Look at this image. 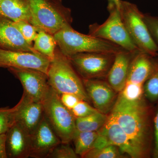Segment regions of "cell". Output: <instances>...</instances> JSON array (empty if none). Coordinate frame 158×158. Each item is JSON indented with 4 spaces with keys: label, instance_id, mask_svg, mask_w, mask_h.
<instances>
[{
    "label": "cell",
    "instance_id": "obj_1",
    "mask_svg": "<svg viewBox=\"0 0 158 158\" xmlns=\"http://www.w3.org/2000/svg\"><path fill=\"white\" fill-rule=\"evenodd\" d=\"M147 100L144 97L128 101L118 93L110 113L127 134L140 158L152 156L154 148L153 112Z\"/></svg>",
    "mask_w": 158,
    "mask_h": 158
},
{
    "label": "cell",
    "instance_id": "obj_2",
    "mask_svg": "<svg viewBox=\"0 0 158 158\" xmlns=\"http://www.w3.org/2000/svg\"><path fill=\"white\" fill-rule=\"evenodd\" d=\"M53 35L58 48L67 57L85 52L116 54L124 50L107 40L79 33L71 26L64 27Z\"/></svg>",
    "mask_w": 158,
    "mask_h": 158
},
{
    "label": "cell",
    "instance_id": "obj_3",
    "mask_svg": "<svg viewBox=\"0 0 158 158\" xmlns=\"http://www.w3.org/2000/svg\"><path fill=\"white\" fill-rule=\"evenodd\" d=\"M50 87L59 94L71 93L76 94L83 100L90 103L86 93L83 80L71 64L68 57L58 48L51 62L47 74Z\"/></svg>",
    "mask_w": 158,
    "mask_h": 158
},
{
    "label": "cell",
    "instance_id": "obj_4",
    "mask_svg": "<svg viewBox=\"0 0 158 158\" xmlns=\"http://www.w3.org/2000/svg\"><path fill=\"white\" fill-rule=\"evenodd\" d=\"M31 23L40 31L54 35L64 27L71 26V10L62 0H29Z\"/></svg>",
    "mask_w": 158,
    "mask_h": 158
},
{
    "label": "cell",
    "instance_id": "obj_5",
    "mask_svg": "<svg viewBox=\"0 0 158 158\" xmlns=\"http://www.w3.org/2000/svg\"><path fill=\"white\" fill-rule=\"evenodd\" d=\"M119 12L128 33L139 50L158 56V47L154 41L144 15L135 4L121 1Z\"/></svg>",
    "mask_w": 158,
    "mask_h": 158
},
{
    "label": "cell",
    "instance_id": "obj_6",
    "mask_svg": "<svg viewBox=\"0 0 158 158\" xmlns=\"http://www.w3.org/2000/svg\"><path fill=\"white\" fill-rule=\"evenodd\" d=\"M42 103L44 116L60 141L69 144L77 131L76 118L70 110L62 104L59 94L51 87Z\"/></svg>",
    "mask_w": 158,
    "mask_h": 158
},
{
    "label": "cell",
    "instance_id": "obj_7",
    "mask_svg": "<svg viewBox=\"0 0 158 158\" xmlns=\"http://www.w3.org/2000/svg\"><path fill=\"white\" fill-rule=\"evenodd\" d=\"M109 17L104 23L90 25L88 34L107 40L131 52L140 51L131 39L122 20L119 9L108 10Z\"/></svg>",
    "mask_w": 158,
    "mask_h": 158
},
{
    "label": "cell",
    "instance_id": "obj_8",
    "mask_svg": "<svg viewBox=\"0 0 158 158\" xmlns=\"http://www.w3.org/2000/svg\"><path fill=\"white\" fill-rule=\"evenodd\" d=\"M116 54L80 53L67 57L82 80L106 78Z\"/></svg>",
    "mask_w": 158,
    "mask_h": 158
},
{
    "label": "cell",
    "instance_id": "obj_9",
    "mask_svg": "<svg viewBox=\"0 0 158 158\" xmlns=\"http://www.w3.org/2000/svg\"><path fill=\"white\" fill-rule=\"evenodd\" d=\"M8 69L21 83L23 88V94L32 101L40 102L44 101L50 88L47 74L30 69Z\"/></svg>",
    "mask_w": 158,
    "mask_h": 158
},
{
    "label": "cell",
    "instance_id": "obj_10",
    "mask_svg": "<svg viewBox=\"0 0 158 158\" xmlns=\"http://www.w3.org/2000/svg\"><path fill=\"white\" fill-rule=\"evenodd\" d=\"M51 62L50 59L38 52L0 48V68L30 69L47 74Z\"/></svg>",
    "mask_w": 158,
    "mask_h": 158
},
{
    "label": "cell",
    "instance_id": "obj_11",
    "mask_svg": "<svg viewBox=\"0 0 158 158\" xmlns=\"http://www.w3.org/2000/svg\"><path fill=\"white\" fill-rule=\"evenodd\" d=\"M83 80L90 102L100 113L108 115L116 103L118 93L109 83L102 79Z\"/></svg>",
    "mask_w": 158,
    "mask_h": 158
},
{
    "label": "cell",
    "instance_id": "obj_12",
    "mask_svg": "<svg viewBox=\"0 0 158 158\" xmlns=\"http://www.w3.org/2000/svg\"><path fill=\"white\" fill-rule=\"evenodd\" d=\"M61 142L44 115L39 125L30 135V157L48 158Z\"/></svg>",
    "mask_w": 158,
    "mask_h": 158
},
{
    "label": "cell",
    "instance_id": "obj_13",
    "mask_svg": "<svg viewBox=\"0 0 158 158\" xmlns=\"http://www.w3.org/2000/svg\"><path fill=\"white\" fill-rule=\"evenodd\" d=\"M15 107V122L19 123L28 134L36 129L44 116L42 102L32 101L23 94Z\"/></svg>",
    "mask_w": 158,
    "mask_h": 158
},
{
    "label": "cell",
    "instance_id": "obj_14",
    "mask_svg": "<svg viewBox=\"0 0 158 158\" xmlns=\"http://www.w3.org/2000/svg\"><path fill=\"white\" fill-rule=\"evenodd\" d=\"M158 57L138 51L130 64L127 82L144 85L157 68Z\"/></svg>",
    "mask_w": 158,
    "mask_h": 158
},
{
    "label": "cell",
    "instance_id": "obj_15",
    "mask_svg": "<svg viewBox=\"0 0 158 158\" xmlns=\"http://www.w3.org/2000/svg\"><path fill=\"white\" fill-rule=\"evenodd\" d=\"M6 134L5 147L7 158L30 157V134L15 122Z\"/></svg>",
    "mask_w": 158,
    "mask_h": 158
},
{
    "label": "cell",
    "instance_id": "obj_16",
    "mask_svg": "<svg viewBox=\"0 0 158 158\" xmlns=\"http://www.w3.org/2000/svg\"><path fill=\"white\" fill-rule=\"evenodd\" d=\"M98 131L105 136L109 145L118 147L123 154L131 158H140L127 134L110 114L106 124Z\"/></svg>",
    "mask_w": 158,
    "mask_h": 158
},
{
    "label": "cell",
    "instance_id": "obj_17",
    "mask_svg": "<svg viewBox=\"0 0 158 158\" xmlns=\"http://www.w3.org/2000/svg\"><path fill=\"white\" fill-rule=\"evenodd\" d=\"M0 48L8 50L34 52L33 45L23 37L12 21L0 17Z\"/></svg>",
    "mask_w": 158,
    "mask_h": 158
},
{
    "label": "cell",
    "instance_id": "obj_18",
    "mask_svg": "<svg viewBox=\"0 0 158 158\" xmlns=\"http://www.w3.org/2000/svg\"><path fill=\"white\" fill-rule=\"evenodd\" d=\"M122 50L115 55V58L106 79L107 82L117 93L124 88L127 82L131 62L138 52Z\"/></svg>",
    "mask_w": 158,
    "mask_h": 158
},
{
    "label": "cell",
    "instance_id": "obj_19",
    "mask_svg": "<svg viewBox=\"0 0 158 158\" xmlns=\"http://www.w3.org/2000/svg\"><path fill=\"white\" fill-rule=\"evenodd\" d=\"M0 17L13 22L23 20L31 23L29 0H0Z\"/></svg>",
    "mask_w": 158,
    "mask_h": 158
},
{
    "label": "cell",
    "instance_id": "obj_20",
    "mask_svg": "<svg viewBox=\"0 0 158 158\" xmlns=\"http://www.w3.org/2000/svg\"><path fill=\"white\" fill-rule=\"evenodd\" d=\"M34 50L50 59L53 60L57 47L56 40L54 35L40 30L34 40Z\"/></svg>",
    "mask_w": 158,
    "mask_h": 158
},
{
    "label": "cell",
    "instance_id": "obj_21",
    "mask_svg": "<svg viewBox=\"0 0 158 158\" xmlns=\"http://www.w3.org/2000/svg\"><path fill=\"white\" fill-rule=\"evenodd\" d=\"M108 117L109 115L98 112L86 117L76 118V130L79 131H98L106 124Z\"/></svg>",
    "mask_w": 158,
    "mask_h": 158
},
{
    "label": "cell",
    "instance_id": "obj_22",
    "mask_svg": "<svg viewBox=\"0 0 158 158\" xmlns=\"http://www.w3.org/2000/svg\"><path fill=\"white\" fill-rule=\"evenodd\" d=\"M98 135V131L83 132L77 130L72 141L74 144L75 151L79 156L83 158L85 154L93 148Z\"/></svg>",
    "mask_w": 158,
    "mask_h": 158
},
{
    "label": "cell",
    "instance_id": "obj_23",
    "mask_svg": "<svg viewBox=\"0 0 158 158\" xmlns=\"http://www.w3.org/2000/svg\"><path fill=\"white\" fill-rule=\"evenodd\" d=\"M124 154L118 147L110 145L101 148H93L83 158H122L125 157Z\"/></svg>",
    "mask_w": 158,
    "mask_h": 158
},
{
    "label": "cell",
    "instance_id": "obj_24",
    "mask_svg": "<svg viewBox=\"0 0 158 158\" xmlns=\"http://www.w3.org/2000/svg\"><path fill=\"white\" fill-rule=\"evenodd\" d=\"M118 94L128 101L140 100L145 97L144 85L127 82Z\"/></svg>",
    "mask_w": 158,
    "mask_h": 158
},
{
    "label": "cell",
    "instance_id": "obj_25",
    "mask_svg": "<svg viewBox=\"0 0 158 158\" xmlns=\"http://www.w3.org/2000/svg\"><path fill=\"white\" fill-rule=\"evenodd\" d=\"M27 42L33 45V42L40 30L31 23L23 20L13 22Z\"/></svg>",
    "mask_w": 158,
    "mask_h": 158
},
{
    "label": "cell",
    "instance_id": "obj_26",
    "mask_svg": "<svg viewBox=\"0 0 158 158\" xmlns=\"http://www.w3.org/2000/svg\"><path fill=\"white\" fill-rule=\"evenodd\" d=\"M144 94L149 102H154L158 100V65L153 74L144 85Z\"/></svg>",
    "mask_w": 158,
    "mask_h": 158
},
{
    "label": "cell",
    "instance_id": "obj_27",
    "mask_svg": "<svg viewBox=\"0 0 158 158\" xmlns=\"http://www.w3.org/2000/svg\"><path fill=\"white\" fill-rule=\"evenodd\" d=\"M15 107L0 108V135L6 134L15 123Z\"/></svg>",
    "mask_w": 158,
    "mask_h": 158
},
{
    "label": "cell",
    "instance_id": "obj_28",
    "mask_svg": "<svg viewBox=\"0 0 158 158\" xmlns=\"http://www.w3.org/2000/svg\"><path fill=\"white\" fill-rule=\"evenodd\" d=\"M79 156L69 143L61 142L53 149L48 158H77Z\"/></svg>",
    "mask_w": 158,
    "mask_h": 158
},
{
    "label": "cell",
    "instance_id": "obj_29",
    "mask_svg": "<svg viewBox=\"0 0 158 158\" xmlns=\"http://www.w3.org/2000/svg\"><path fill=\"white\" fill-rule=\"evenodd\" d=\"M70 111L75 118L86 117L98 112L89 103L83 100L80 101Z\"/></svg>",
    "mask_w": 158,
    "mask_h": 158
},
{
    "label": "cell",
    "instance_id": "obj_30",
    "mask_svg": "<svg viewBox=\"0 0 158 158\" xmlns=\"http://www.w3.org/2000/svg\"><path fill=\"white\" fill-rule=\"evenodd\" d=\"M144 19L152 37L158 47V16L144 14Z\"/></svg>",
    "mask_w": 158,
    "mask_h": 158
},
{
    "label": "cell",
    "instance_id": "obj_31",
    "mask_svg": "<svg viewBox=\"0 0 158 158\" xmlns=\"http://www.w3.org/2000/svg\"><path fill=\"white\" fill-rule=\"evenodd\" d=\"M59 98L62 104L68 110H71L81 99L76 94L71 93H64L59 94Z\"/></svg>",
    "mask_w": 158,
    "mask_h": 158
},
{
    "label": "cell",
    "instance_id": "obj_32",
    "mask_svg": "<svg viewBox=\"0 0 158 158\" xmlns=\"http://www.w3.org/2000/svg\"><path fill=\"white\" fill-rule=\"evenodd\" d=\"M153 127L154 141L152 156L154 158H158V106L154 117Z\"/></svg>",
    "mask_w": 158,
    "mask_h": 158
},
{
    "label": "cell",
    "instance_id": "obj_33",
    "mask_svg": "<svg viewBox=\"0 0 158 158\" xmlns=\"http://www.w3.org/2000/svg\"><path fill=\"white\" fill-rule=\"evenodd\" d=\"M6 134L0 135V158H7L5 147Z\"/></svg>",
    "mask_w": 158,
    "mask_h": 158
},
{
    "label": "cell",
    "instance_id": "obj_34",
    "mask_svg": "<svg viewBox=\"0 0 158 158\" xmlns=\"http://www.w3.org/2000/svg\"><path fill=\"white\" fill-rule=\"evenodd\" d=\"M121 1V0H108V10L113 8L119 9Z\"/></svg>",
    "mask_w": 158,
    "mask_h": 158
}]
</instances>
